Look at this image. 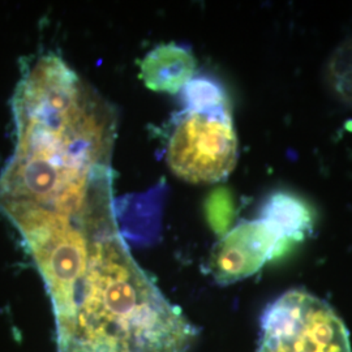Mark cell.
<instances>
[{
	"mask_svg": "<svg viewBox=\"0 0 352 352\" xmlns=\"http://www.w3.org/2000/svg\"><path fill=\"white\" fill-rule=\"evenodd\" d=\"M14 151L0 175V212L24 240L118 231L111 197L116 118L52 52L26 64L12 100Z\"/></svg>",
	"mask_w": 352,
	"mask_h": 352,
	"instance_id": "6da1fadb",
	"label": "cell"
},
{
	"mask_svg": "<svg viewBox=\"0 0 352 352\" xmlns=\"http://www.w3.org/2000/svg\"><path fill=\"white\" fill-rule=\"evenodd\" d=\"M257 352H352L350 331L329 302L286 291L265 308Z\"/></svg>",
	"mask_w": 352,
	"mask_h": 352,
	"instance_id": "7a4b0ae2",
	"label": "cell"
},
{
	"mask_svg": "<svg viewBox=\"0 0 352 352\" xmlns=\"http://www.w3.org/2000/svg\"><path fill=\"white\" fill-rule=\"evenodd\" d=\"M238 158V139L230 107L186 110L167 146V162L189 183H217L230 175Z\"/></svg>",
	"mask_w": 352,
	"mask_h": 352,
	"instance_id": "3957f363",
	"label": "cell"
},
{
	"mask_svg": "<svg viewBox=\"0 0 352 352\" xmlns=\"http://www.w3.org/2000/svg\"><path fill=\"white\" fill-rule=\"evenodd\" d=\"M287 245L264 218L244 221L217 243L209 269L217 283L231 285L254 276Z\"/></svg>",
	"mask_w": 352,
	"mask_h": 352,
	"instance_id": "277c9868",
	"label": "cell"
},
{
	"mask_svg": "<svg viewBox=\"0 0 352 352\" xmlns=\"http://www.w3.org/2000/svg\"><path fill=\"white\" fill-rule=\"evenodd\" d=\"M196 60L190 50L175 43L151 50L141 62V77L155 91L176 93L192 80Z\"/></svg>",
	"mask_w": 352,
	"mask_h": 352,
	"instance_id": "5b68a950",
	"label": "cell"
},
{
	"mask_svg": "<svg viewBox=\"0 0 352 352\" xmlns=\"http://www.w3.org/2000/svg\"><path fill=\"white\" fill-rule=\"evenodd\" d=\"M277 230L289 243L302 241L314 227V214L298 196L277 192L272 195L261 209V217Z\"/></svg>",
	"mask_w": 352,
	"mask_h": 352,
	"instance_id": "8992f818",
	"label": "cell"
},
{
	"mask_svg": "<svg viewBox=\"0 0 352 352\" xmlns=\"http://www.w3.org/2000/svg\"><path fill=\"white\" fill-rule=\"evenodd\" d=\"M186 110H213L228 106L226 93L206 77L192 78L184 88Z\"/></svg>",
	"mask_w": 352,
	"mask_h": 352,
	"instance_id": "52a82bcc",
	"label": "cell"
},
{
	"mask_svg": "<svg viewBox=\"0 0 352 352\" xmlns=\"http://www.w3.org/2000/svg\"><path fill=\"white\" fill-rule=\"evenodd\" d=\"M329 78L342 101L352 107V39L344 42L333 55Z\"/></svg>",
	"mask_w": 352,
	"mask_h": 352,
	"instance_id": "ba28073f",
	"label": "cell"
},
{
	"mask_svg": "<svg viewBox=\"0 0 352 352\" xmlns=\"http://www.w3.org/2000/svg\"><path fill=\"white\" fill-rule=\"evenodd\" d=\"M209 221L215 231L226 230L234 217V201L226 189H217L206 202Z\"/></svg>",
	"mask_w": 352,
	"mask_h": 352,
	"instance_id": "9c48e42d",
	"label": "cell"
}]
</instances>
